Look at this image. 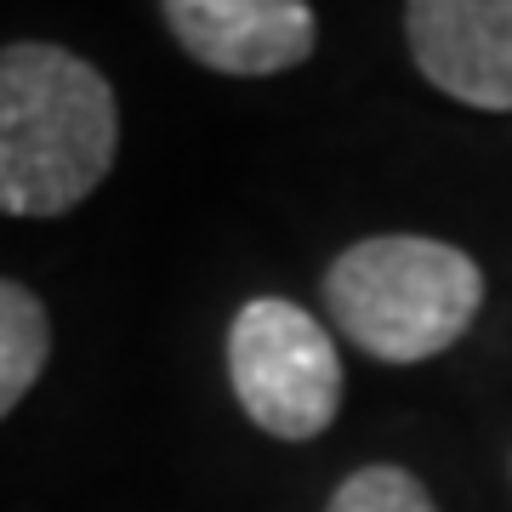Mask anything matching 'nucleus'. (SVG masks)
Masks as SVG:
<instances>
[{
  "label": "nucleus",
  "instance_id": "nucleus-7",
  "mask_svg": "<svg viewBox=\"0 0 512 512\" xmlns=\"http://www.w3.org/2000/svg\"><path fill=\"white\" fill-rule=\"evenodd\" d=\"M325 512H439V507H433V495L416 473L382 461V467H359V473L342 478Z\"/></svg>",
  "mask_w": 512,
  "mask_h": 512
},
{
  "label": "nucleus",
  "instance_id": "nucleus-6",
  "mask_svg": "<svg viewBox=\"0 0 512 512\" xmlns=\"http://www.w3.org/2000/svg\"><path fill=\"white\" fill-rule=\"evenodd\" d=\"M52 359V319L40 296L18 279H0V421L23 404Z\"/></svg>",
  "mask_w": 512,
  "mask_h": 512
},
{
  "label": "nucleus",
  "instance_id": "nucleus-5",
  "mask_svg": "<svg viewBox=\"0 0 512 512\" xmlns=\"http://www.w3.org/2000/svg\"><path fill=\"white\" fill-rule=\"evenodd\" d=\"M165 29L217 74H285L313 57L319 23L308 0H160Z\"/></svg>",
  "mask_w": 512,
  "mask_h": 512
},
{
  "label": "nucleus",
  "instance_id": "nucleus-3",
  "mask_svg": "<svg viewBox=\"0 0 512 512\" xmlns=\"http://www.w3.org/2000/svg\"><path fill=\"white\" fill-rule=\"evenodd\" d=\"M234 399L268 439H319L342 410V353L308 308L256 296L228 325Z\"/></svg>",
  "mask_w": 512,
  "mask_h": 512
},
{
  "label": "nucleus",
  "instance_id": "nucleus-4",
  "mask_svg": "<svg viewBox=\"0 0 512 512\" xmlns=\"http://www.w3.org/2000/svg\"><path fill=\"white\" fill-rule=\"evenodd\" d=\"M416 69L467 109H512V0H404Z\"/></svg>",
  "mask_w": 512,
  "mask_h": 512
},
{
  "label": "nucleus",
  "instance_id": "nucleus-2",
  "mask_svg": "<svg viewBox=\"0 0 512 512\" xmlns=\"http://www.w3.org/2000/svg\"><path fill=\"white\" fill-rule=\"evenodd\" d=\"M325 308L370 359L421 365L467 336L484 308V274L444 239L376 234L325 268Z\"/></svg>",
  "mask_w": 512,
  "mask_h": 512
},
{
  "label": "nucleus",
  "instance_id": "nucleus-1",
  "mask_svg": "<svg viewBox=\"0 0 512 512\" xmlns=\"http://www.w3.org/2000/svg\"><path fill=\"white\" fill-rule=\"evenodd\" d=\"M120 148V103L103 69L52 40L0 46V217H63Z\"/></svg>",
  "mask_w": 512,
  "mask_h": 512
}]
</instances>
